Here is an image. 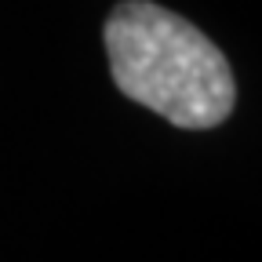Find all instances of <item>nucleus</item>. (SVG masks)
<instances>
[{"instance_id":"obj_1","label":"nucleus","mask_w":262,"mask_h":262,"mask_svg":"<svg viewBox=\"0 0 262 262\" xmlns=\"http://www.w3.org/2000/svg\"><path fill=\"white\" fill-rule=\"evenodd\" d=\"M113 84L175 127H219L237 102L226 55L193 22L149 0H124L106 22Z\"/></svg>"}]
</instances>
